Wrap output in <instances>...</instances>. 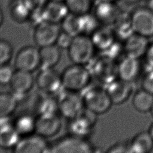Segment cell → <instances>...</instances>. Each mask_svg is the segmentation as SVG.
<instances>
[{
    "label": "cell",
    "instance_id": "6da1fadb",
    "mask_svg": "<svg viewBox=\"0 0 153 153\" xmlns=\"http://www.w3.org/2000/svg\"><path fill=\"white\" fill-rule=\"evenodd\" d=\"M61 78L63 90L81 93L90 85L91 74L85 65L72 63L64 69Z\"/></svg>",
    "mask_w": 153,
    "mask_h": 153
},
{
    "label": "cell",
    "instance_id": "7a4b0ae2",
    "mask_svg": "<svg viewBox=\"0 0 153 153\" xmlns=\"http://www.w3.org/2000/svg\"><path fill=\"white\" fill-rule=\"evenodd\" d=\"M96 49L90 36L79 34L74 36L68 55L72 63L85 65L93 58Z\"/></svg>",
    "mask_w": 153,
    "mask_h": 153
},
{
    "label": "cell",
    "instance_id": "3957f363",
    "mask_svg": "<svg viewBox=\"0 0 153 153\" xmlns=\"http://www.w3.org/2000/svg\"><path fill=\"white\" fill-rule=\"evenodd\" d=\"M82 92L85 107L97 115L106 112L113 104L106 89L102 87L88 85Z\"/></svg>",
    "mask_w": 153,
    "mask_h": 153
},
{
    "label": "cell",
    "instance_id": "277c9868",
    "mask_svg": "<svg viewBox=\"0 0 153 153\" xmlns=\"http://www.w3.org/2000/svg\"><path fill=\"white\" fill-rule=\"evenodd\" d=\"M94 148L88 140L69 134L50 144L48 152L53 153H91Z\"/></svg>",
    "mask_w": 153,
    "mask_h": 153
},
{
    "label": "cell",
    "instance_id": "5b68a950",
    "mask_svg": "<svg viewBox=\"0 0 153 153\" xmlns=\"http://www.w3.org/2000/svg\"><path fill=\"white\" fill-rule=\"evenodd\" d=\"M64 91L57 99L59 112L63 117L71 120L79 114L85 106L81 93Z\"/></svg>",
    "mask_w": 153,
    "mask_h": 153
},
{
    "label": "cell",
    "instance_id": "8992f818",
    "mask_svg": "<svg viewBox=\"0 0 153 153\" xmlns=\"http://www.w3.org/2000/svg\"><path fill=\"white\" fill-rule=\"evenodd\" d=\"M97 114L85 107L75 118L69 120V134L87 138L96 123Z\"/></svg>",
    "mask_w": 153,
    "mask_h": 153
},
{
    "label": "cell",
    "instance_id": "52a82bcc",
    "mask_svg": "<svg viewBox=\"0 0 153 153\" xmlns=\"http://www.w3.org/2000/svg\"><path fill=\"white\" fill-rule=\"evenodd\" d=\"M41 66L39 48L27 45L20 49L15 56L14 67L17 70L33 72Z\"/></svg>",
    "mask_w": 153,
    "mask_h": 153
},
{
    "label": "cell",
    "instance_id": "ba28073f",
    "mask_svg": "<svg viewBox=\"0 0 153 153\" xmlns=\"http://www.w3.org/2000/svg\"><path fill=\"white\" fill-rule=\"evenodd\" d=\"M35 84L44 94L54 95L62 87L61 74L54 68H41L35 78Z\"/></svg>",
    "mask_w": 153,
    "mask_h": 153
},
{
    "label": "cell",
    "instance_id": "9c48e42d",
    "mask_svg": "<svg viewBox=\"0 0 153 153\" xmlns=\"http://www.w3.org/2000/svg\"><path fill=\"white\" fill-rule=\"evenodd\" d=\"M61 31V27L59 24L43 21L34 27L33 41L39 48L56 44Z\"/></svg>",
    "mask_w": 153,
    "mask_h": 153
},
{
    "label": "cell",
    "instance_id": "30bf717a",
    "mask_svg": "<svg viewBox=\"0 0 153 153\" xmlns=\"http://www.w3.org/2000/svg\"><path fill=\"white\" fill-rule=\"evenodd\" d=\"M130 15L134 33L148 38L153 36V12L147 6L134 9Z\"/></svg>",
    "mask_w": 153,
    "mask_h": 153
},
{
    "label": "cell",
    "instance_id": "8fae6325",
    "mask_svg": "<svg viewBox=\"0 0 153 153\" xmlns=\"http://www.w3.org/2000/svg\"><path fill=\"white\" fill-rule=\"evenodd\" d=\"M49 146L47 139L35 133L21 137L13 151L16 153H44L48 152Z\"/></svg>",
    "mask_w": 153,
    "mask_h": 153
},
{
    "label": "cell",
    "instance_id": "7c38bea8",
    "mask_svg": "<svg viewBox=\"0 0 153 153\" xmlns=\"http://www.w3.org/2000/svg\"><path fill=\"white\" fill-rule=\"evenodd\" d=\"M61 115L59 113L37 115L36 133L48 139L56 135L62 127Z\"/></svg>",
    "mask_w": 153,
    "mask_h": 153
},
{
    "label": "cell",
    "instance_id": "4fadbf2b",
    "mask_svg": "<svg viewBox=\"0 0 153 153\" xmlns=\"http://www.w3.org/2000/svg\"><path fill=\"white\" fill-rule=\"evenodd\" d=\"M35 84V78L32 72L16 69L9 85L11 92L19 100L32 89Z\"/></svg>",
    "mask_w": 153,
    "mask_h": 153
},
{
    "label": "cell",
    "instance_id": "5bb4252c",
    "mask_svg": "<svg viewBox=\"0 0 153 153\" xmlns=\"http://www.w3.org/2000/svg\"><path fill=\"white\" fill-rule=\"evenodd\" d=\"M106 89L112 103L119 105L124 103L129 98L133 91V87L130 82L120 78L108 84Z\"/></svg>",
    "mask_w": 153,
    "mask_h": 153
},
{
    "label": "cell",
    "instance_id": "9a60e30c",
    "mask_svg": "<svg viewBox=\"0 0 153 153\" xmlns=\"http://www.w3.org/2000/svg\"><path fill=\"white\" fill-rule=\"evenodd\" d=\"M115 2L97 1L93 5V14L103 25H112L119 14Z\"/></svg>",
    "mask_w": 153,
    "mask_h": 153
},
{
    "label": "cell",
    "instance_id": "2e32d148",
    "mask_svg": "<svg viewBox=\"0 0 153 153\" xmlns=\"http://www.w3.org/2000/svg\"><path fill=\"white\" fill-rule=\"evenodd\" d=\"M148 39L145 36L133 33L125 40V54L137 59L145 55L149 45Z\"/></svg>",
    "mask_w": 153,
    "mask_h": 153
},
{
    "label": "cell",
    "instance_id": "e0dca14e",
    "mask_svg": "<svg viewBox=\"0 0 153 153\" xmlns=\"http://www.w3.org/2000/svg\"><path fill=\"white\" fill-rule=\"evenodd\" d=\"M140 69L139 59L126 55L118 65V76L123 80L131 82L139 76Z\"/></svg>",
    "mask_w": 153,
    "mask_h": 153
},
{
    "label": "cell",
    "instance_id": "ac0fdd59",
    "mask_svg": "<svg viewBox=\"0 0 153 153\" xmlns=\"http://www.w3.org/2000/svg\"><path fill=\"white\" fill-rule=\"evenodd\" d=\"M69 10L64 1H48L42 9L44 21L59 24L69 13Z\"/></svg>",
    "mask_w": 153,
    "mask_h": 153
},
{
    "label": "cell",
    "instance_id": "d6986e66",
    "mask_svg": "<svg viewBox=\"0 0 153 153\" xmlns=\"http://www.w3.org/2000/svg\"><path fill=\"white\" fill-rule=\"evenodd\" d=\"M90 36L96 48L104 51L114 43L116 37L113 28L108 25L100 26Z\"/></svg>",
    "mask_w": 153,
    "mask_h": 153
},
{
    "label": "cell",
    "instance_id": "ffe728a7",
    "mask_svg": "<svg viewBox=\"0 0 153 153\" xmlns=\"http://www.w3.org/2000/svg\"><path fill=\"white\" fill-rule=\"evenodd\" d=\"M40 68H54L61 58V49L53 44L39 48Z\"/></svg>",
    "mask_w": 153,
    "mask_h": 153
},
{
    "label": "cell",
    "instance_id": "44dd1931",
    "mask_svg": "<svg viewBox=\"0 0 153 153\" xmlns=\"http://www.w3.org/2000/svg\"><path fill=\"white\" fill-rule=\"evenodd\" d=\"M14 128L21 137L36 133V117L29 114L18 115L13 121Z\"/></svg>",
    "mask_w": 153,
    "mask_h": 153
},
{
    "label": "cell",
    "instance_id": "7402d4cb",
    "mask_svg": "<svg viewBox=\"0 0 153 153\" xmlns=\"http://www.w3.org/2000/svg\"><path fill=\"white\" fill-rule=\"evenodd\" d=\"M20 138L13 125V121L0 127V148L13 150Z\"/></svg>",
    "mask_w": 153,
    "mask_h": 153
},
{
    "label": "cell",
    "instance_id": "603a6c76",
    "mask_svg": "<svg viewBox=\"0 0 153 153\" xmlns=\"http://www.w3.org/2000/svg\"><path fill=\"white\" fill-rule=\"evenodd\" d=\"M112 25L116 37L121 39L125 41L134 33L130 14L119 13Z\"/></svg>",
    "mask_w": 153,
    "mask_h": 153
},
{
    "label": "cell",
    "instance_id": "cb8c5ba5",
    "mask_svg": "<svg viewBox=\"0 0 153 153\" xmlns=\"http://www.w3.org/2000/svg\"><path fill=\"white\" fill-rule=\"evenodd\" d=\"M153 149V139L149 131L136 134L130 142L131 152L148 153Z\"/></svg>",
    "mask_w": 153,
    "mask_h": 153
},
{
    "label": "cell",
    "instance_id": "d4e9b609",
    "mask_svg": "<svg viewBox=\"0 0 153 153\" xmlns=\"http://www.w3.org/2000/svg\"><path fill=\"white\" fill-rule=\"evenodd\" d=\"M9 13L14 22L22 23L29 21L31 12L23 0H11L9 4Z\"/></svg>",
    "mask_w": 153,
    "mask_h": 153
},
{
    "label": "cell",
    "instance_id": "484cf974",
    "mask_svg": "<svg viewBox=\"0 0 153 153\" xmlns=\"http://www.w3.org/2000/svg\"><path fill=\"white\" fill-rule=\"evenodd\" d=\"M19 99L12 92L0 93V116L11 117L16 111Z\"/></svg>",
    "mask_w": 153,
    "mask_h": 153
},
{
    "label": "cell",
    "instance_id": "4316f807",
    "mask_svg": "<svg viewBox=\"0 0 153 153\" xmlns=\"http://www.w3.org/2000/svg\"><path fill=\"white\" fill-rule=\"evenodd\" d=\"M132 104L138 112H149L153 106V94L143 89L139 90L133 96Z\"/></svg>",
    "mask_w": 153,
    "mask_h": 153
},
{
    "label": "cell",
    "instance_id": "83f0119b",
    "mask_svg": "<svg viewBox=\"0 0 153 153\" xmlns=\"http://www.w3.org/2000/svg\"><path fill=\"white\" fill-rule=\"evenodd\" d=\"M62 31L73 37L81 33V16L69 13L60 23Z\"/></svg>",
    "mask_w": 153,
    "mask_h": 153
},
{
    "label": "cell",
    "instance_id": "f1b7e54d",
    "mask_svg": "<svg viewBox=\"0 0 153 153\" xmlns=\"http://www.w3.org/2000/svg\"><path fill=\"white\" fill-rule=\"evenodd\" d=\"M52 96L53 95L45 94V96L41 97L36 105L37 115L59 113L57 99Z\"/></svg>",
    "mask_w": 153,
    "mask_h": 153
},
{
    "label": "cell",
    "instance_id": "f546056e",
    "mask_svg": "<svg viewBox=\"0 0 153 153\" xmlns=\"http://www.w3.org/2000/svg\"><path fill=\"white\" fill-rule=\"evenodd\" d=\"M69 13L82 16L90 13L93 7L92 0H65Z\"/></svg>",
    "mask_w": 153,
    "mask_h": 153
},
{
    "label": "cell",
    "instance_id": "4dcf8cb0",
    "mask_svg": "<svg viewBox=\"0 0 153 153\" xmlns=\"http://www.w3.org/2000/svg\"><path fill=\"white\" fill-rule=\"evenodd\" d=\"M81 33L91 36L101 25L94 15L90 13L81 16Z\"/></svg>",
    "mask_w": 153,
    "mask_h": 153
},
{
    "label": "cell",
    "instance_id": "1f68e13d",
    "mask_svg": "<svg viewBox=\"0 0 153 153\" xmlns=\"http://www.w3.org/2000/svg\"><path fill=\"white\" fill-rule=\"evenodd\" d=\"M13 56V47L7 40L0 39V66L8 64Z\"/></svg>",
    "mask_w": 153,
    "mask_h": 153
},
{
    "label": "cell",
    "instance_id": "d6a6232c",
    "mask_svg": "<svg viewBox=\"0 0 153 153\" xmlns=\"http://www.w3.org/2000/svg\"><path fill=\"white\" fill-rule=\"evenodd\" d=\"M15 71V68H13L9 63L0 66V85H10Z\"/></svg>",
    "mask_w": 153,
    "mask_h": 153
},
{
    "label": "cell",
    "instance_id": "836d02e7",
    "mask_svg": "<svg viewBox=\"0 0 153 153\" xmlns=\"http://www.w3.org/2000/svg\"><path fill=\"white\" fill-rule=\"evenodd\" d=\"M73 36L61 31L60 35H59L56 41V44L62 50V49H68L73 39Z\"/></svg>",
    "mask_w": 153,
    "mask_h": 153
},
{
    "label": "cell",
    "instance_id": "e575fe53",
    "mask_svg": "<svg viewBox=\"0 0 153 153\" xmlns=\"http://www.w3.org/2000/svg\"><path fill=\"white\" fill-rule=\"evenodd\" d=\"M30 12L43 9L48 0H23Z\"/></svg>",
    "mask_w": 153,
    "mask_h": 153
},
{
    "label": "cell",
    "instance_id": "d590c367",
    "mask_svg": "<svg viewBox=\"0 0 153 153\" xmlns=\"http://www.w3.org/2000/svg\"><path fill=\"white\" fill-rule=\"evenodd\" d=\"M142 89L153 94V70L148 71L142 81Z\"/></svg>",
    "mask_w": 153,
    "mask_h": 153
},
{
    "label": "cell",
    "instance_id": "8d00e7d4",
    "mask_svg": "<svg viewBox=\"0 0 153 153\" xmlns=\"http://www.w3.org/2000/svg\"><path fill=\"white\" fill-rule=\"evenodd\" d=\"M107 152L117 153V152H131L130 143H118L111 146L107 151Z\"/></svg>",
    "mask_w": 153,
    "mask_h": 153
},
{
    "label": "cell",
    "instance_id": "74e56055",
    "mask_svg": "<svg viewBox=\"0 0 153 153\" xmlns=\"http://www.w3.org/2000/svg\"><path fill=\"white\" fill-rule=\"evenodd\" d=\"M145 56L148 63L153 66V44L149 45Z\"/></svg>",
    "mask_w": 153,
    "mask_h": 153
},
{
    "label": "cell",
    "instance_id": "f35d334b",
    "mask_svg": "<svg viewBox=\"0 0 153 153\" xmlns=\"http://www.w3.org/2000/svg\"><path fill=\"white\" fill-rule=\"evenodd\" d=\"M13 121L11 120L10 117H2L0 116V127H2L3 126L12 122Z\"/></svg>",
    "mask_w": 153,
    "mask_h": 153
},
{
    "label": "cell",
    "instance_id": "ab89813d",
    "mask_svg": "<svg viewBox=\"0 0 153 153\" xmlns=\"http://www.w3.org/2000/svg\"><path fill=\"white\" fill-rule=\"evenodd\" d=\"M146 6L153 12V0L147 1V5Z\"/></svg>",
    "mask_w": 153,
    "mask_h": 153
},
{
    "label": "cell",
    "instance_id": "60d3db41",
    "mask_svg": "<svg viewBox=\"0 0 153 153\" xmlns=\"http://www.w3.org/2000/svg\"><path fill=\"white\" fill-rule=\"evenodd\" d=\"M4 21V15H3V12L2 11V9L0 7V27L2 25Z\"/></svg>",
    "mask_w": 153,
    "mask_h": 153
},
{
    "label": "cell",
    "instance_id": "b9f144b4",
    "mask_svg": "<svg viewBox=\"0 0 153 153\" xmlns=\"http://www.w3.org/2000/svg\"><path fill=\"white\" fill-rule=\"evenodd\" d=\"M149 134H151V137H152V138L153 139V123H152V124L151 126V127H150V128H149Z\"/></svg>",
    "mask_w": 153,
    "mask_h": 153
},
{
    "label": "cell",
    "instance_id": "7bdbcfd3",
    "mask_svg": "<svg viewBox=\"0 0 153 153\" xmlns=\"http://www.w3.org/2000/svg\"><path fill=\"white\" fill-rule=\"evenodd\" d=\"M97 1H107V2H115L117 0H97Z\"/></svg>",
    "mask_w": 153,
    "mask_h": 153
},
{
    "label": "cell",
    "instance_id": "ee69618b",
    "mask_svg": "<svg viewBox=\"0 0 153 153\" xmlns=\"http://www.w3.org/2000/svg\"><path fill=\"white\" fill-rule=\"evenodd\" d=\"M150 112H151V114H152V117H153V106H152V108H151Z\"/></svg>",
    "mask_w": 153,
    "mask_h": 153
},
{
    "label": "cell",
    "instance_id": "f6af8a7d",
    "mask_svg": "<svg viewBox=\"0 0 153 153\" xmlns=\"http://www.w3.org/2000/svg\"><path fill=\"white\" fill-rule=\"evenodd\" d=\"M48 1H65V0H48Z\"/></svg>",
    "mask_w": 153,
    "mask_h": 153
},
{
    "label": "cell",
    "instance_id": "bcb514c9",
    "mask_svg": "<svg viewBox=\"0 0 153 153\" xmlns=\"http://www.w3.org/2000/svg\"><path fill=\"white\" fill-rule=\"evenodd\" d=\"M143 1H148V0H143Z\"/></svg>",
    "mask_w": 153,
    "mask_h": 153
}]
</instances>
